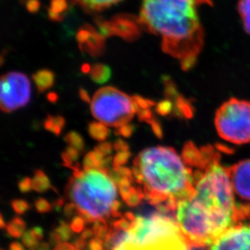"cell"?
Listing matches in <instances>:
<instances>
[{"label":"cell","mask_w":250,"mask_h":250,"mask_svg":"<svg viewBox=\"0 0 250 250\" xmlns=\"http://www.w3.org/2000/svg\"><path fill=\"white\" fill-rule=\"evenodd\" d=\"M220 158L193 170V195L177 205L175 220L189 244L210 245L236 224V201Z\"/></svg>","instance_id":"6da1fadb"},{"label":"cell","mask_w":250,"mask_h":250,"mask_svg":"<svg viewBox=\"0 0 250 250\" xmlns=\"http://www.w3.org/2000/svg\"><path fill=\"white\" fill-rule=\"evenodd\" d=\"M197 0H143L139 22L162 39V50L179 60L182 70L194 66L204 44Z\"/></svg>","instance_id":"7a4b0ae2"},{"label":"cell","mask_w":250,"mask_h":250,"mask_svg":"<svg viewBox=\"0 0 250 250\" xmlns=\"http://www.w3.org/2000/svg\"><path fill=\"white\" fill-rule=\"evenodd\" d=\"M133 177L144 197L163 214L175 212L178 203L194 194L193 170L171 147L142 151L134 161Z\"/></svg>","instance_id":"3957f363"},{"label":"cell","mask_w":250,"mask_h":250,"mask_svg":"<svg viewBox=\"0 0 250 250\" xmlns=\"http://www.w3.org/2000/svg\"><path fill=\"white\" fill-rule=\"evenodd\" d=\"M68 195L79 212L89 221L117 216L118 185L102 167L76 168L68 186Z\"/></svg>","instance_id":"277c9868"},{"label":"cell","mask_w":250,"mask_h":250,"mask_svg":"<svg viewBox=\"0 0 250 250\" xmlns=\"http://www.w3.org/2000/svg\"><path fill=\"white\" fill-rule=\"evenodd\" d=\"M91 111L100 123L115 127L128 124L136 113L132 98L109 86L95 93L91 102Z\"/></svg>","instance_id":"5b68a950"},{"label":"cell","mask_w":250,"mask_h":250,"mask_svg":"<svg viewBox=\"0 0 250 250\" xmlns=\"http://www.w3.org/2000/svg\"><path fill=\"white\" fill-rule=\"evenodd\" d=\"M218 134L235 144L250 142V102L231 98L219 108L215 117Z\"/></svg>","instance_id":"8992f818"},{"label":"cell","mask_w":250,"mask_h":250,"mask_svg":"<svg viewBox=\"0 0 250 250\" xmlns=\"http://www.w3.org/2000/svg\"><path fill=\"white\" fill-rule=\"evenodd\" d=\"M31 84L26 75L9 72L0 81V106L2 112L11 113L24 107L30 101Z\"/></svg>","instance_id":"52a82bcc"},{"label":"cell","mask_w":250,"mask_h":250,"mask_svg":"<svg viewBox=\"0 0 250 250\" xmlns=\"http://www.w3.org/2000/svg\"><path fill=\"white\" fill-rule=\"evenodd\" d=\"M236 201V220H250V160L227 167Z\"/></svg>","instance_id":"ba28073f"},{"label":"cell","mask_w":250,"mask_h":250,"mask_svg":"<svg viewBox=\"0 0 250 250\" xmlns=\"http://www.w3.org/2000/svg\"><path fill=\"white\" fill-rule=\"evenodd\" d=\"M209 250H250V220L227 229L209 245Z\"/></svg>","instance_id":"9c48e42d"},{"label":"cell","mask_w":250,"mask_h":250,"mask_svg":"<svg viewBox=\"0 0 250 250\" xmlns=\"http://www.w3.org/2000/svg\"><path fill=\"white\" fill-rule=\"evenodd\" d=\"M113 250H189V248L181 231H177L145 243L125 242Z\"/></svg>","instance_id":"30bf717a"},{"label":"cell","mask_w":250,"mask_h":250,"mask_svg":"<svg viewBox=\"0 0 250 250\" xmlns=\"http://www.w3.org/2000/svg\"><path fill=\"white\" fill-rule=\"evenodd\" d=\"M76 39L80 49L92 56H100L104 52L105 38L92 25L86 24L80 28L76 34Z\"/></svg>","instance_id":"8fae6325"},{"label":"cell","mask_w":250,"mask_h":250,"mask_svg":"<svg viewBox=\"0 0 250 250\" xmlns=\"http://www.w3.org/2000/svg\"><path fill=\"white\" fill-rule=\"evenodd\" d=\"M112 36H118L124 40L132 42L140 35L139 19L130 15L121 14L109 21Z\"/></svg>","instance_id":"7c38bea8"},{"label":"cell","mask_w":250,"mask_h":250,"mask_svg":"<svg viewBox=\"0 0 250 250\" xmlns=\"http://www.w3.org/2000/svg\"><path fill=\"white\" fill-rule=\"evenodd\" d=\"M33 79L38 91L42 92L52 87L55 83V76L50 70H40L33 74Z\"/></svg>","instance_id":"4fadbf2b"},{"label":"cell","mask_w":250,"mask_h":250,"mask_svg":"<svg viewBox=\"0 0 250 250\" xmlns=\"http://www.w3.org/2000/svg\"><path fill=\"white\" fill-rule=\"evenodd\" d=\"M89 75L93 82L102 84L106 83L111 78V69L105 64H94L91 66Z\"/></svg>","instance_id":"5bb4252c"},{"label":"cell","mask_w":250,"mask_h":250,"mask_svg":"<svg viewBox=\"0 0 250 250\" xmlns=\"http://www.w3.org/2000/svg\"><path fill=\"white\" fill-rule=\"evenodd\" d=\"M78 2L84 9L90 12H100L116 4L122 0H74Z\"/></svg>","instance_id":"9a60e30c"},{"label":"cell","mask_w":250,"mask_h":250,"mask_svg":"<svg viewBox=\"0 0 250 250\" xmlns=\"http://www.w3.org/2000/svg\"><path fill=\"white\" fill-rule=\"evenodd\" d=\"M66 10L67 3L66 0H51L50 7L48 11V16L52 21H59L63 19Z\"/></svg>","instance_id":"2e32d148"},{"label":"cell","mask_w":250,"mask_h":250,"mask_svg":"<svg viewBox=\"0 0 250 250\" xmlns=\"http://www.w3.org/2000/svg\"><path fill=\"white\" fill-rule=\"evenodd\" d=\"M88 132L93 139L97 141L103 142L109 136L110 130L103 123L94 122L88 125Z\"/></svg>","instance_id":"e0dca14e"},{"label":"cell","mask_w":250,"mask_h":250,"mask_svg":"<svg viewBox=\"0 0 250 250\" xmlns=\"http://www.w3.org/2000/svg\"><path fill=\"white\" fill-rule=\"evenodd\" d=\"M45 128L59 135L65 125V119L62 116H48L44 123Z\"/></svg>","instance_id":"ac0fdd59"},{"label":"cell","mask_w":250,"mask_h":250,"mask_svg":"<svg viewBox=\"0 0 250 250\" xmlns=\"http://www.w3.org/2000/svg\"><path fill=\"white\" fill-rule=\"evenodd\" d=\"M237 7L243 22L244 28L250 35V0H239Z\"/></svg>","instance_id":"d6986e66"},{"label":"cell","mask_w":250,"mask_h":250,"mask_svg":"<svg viewBox=\"0 0 250 250\" xmlns=\"http://www.w3.org/2000/svg\"><path fill=\"white\" fill-rule=\"evenodd\" d=\"M64 139L67 144H70L71 147H74L76 150H82L83 146H84L83 139H82L81 135H79L78 133L75 132V131L69 132L65 136Z\"/></svg>","instance_id":"ffe728a7"},{"label":"cell","mask_w":250,"mask_h":250,"mask_svg":"<svg viewBox=\"0 0 250 250\" xmlns=\"http://www.w3.org/2000/svg\"><path fill=\"white\" fill-rule=\"evenodd\" d=\"M156 112L159 115H169L172 112H174V104L169 99L164 100L156 104Z\"/></svg>","instance_id":"44dd1931"},{"label":"cell","mask_w":250,"mask_h":250,"mask_svg":"<svg viewBox=\"0 0 250 250\" xmlns=\"http://www.w3.org/2000/svg\"><path fill=\"white\" fill-rule=\"evenodd\" d=\"M132 98L133 103L135 105V111L137 112L139 109H151V107L156 105V102L151 100L146 99L140 96H134Z\"/></svg>","instance_id":"7402d4cb"},{"label":"cell","mask_w":250,"mask_h":250,"mask_svg":"<svg viewBox=\"0 0 250 250\" xmlns=\"http://www.w3.org/2000/svg\"><path fill=\"white\" fill-rule=\"evenodd\" d=\"M24 229V224L19 219L13 220L11 224L7 226V230L12 236H19L21 235L22 231Z\"/></svg>","instance_id":"603a6c76"},{"label":"cell","mask_w":250,"mask_h":250,"mask_svg":"<svg viewBox=\"0 0 250 250\" xmlns=\"http://www.w3.org/2000/svg\"><path fill=\"white\" fill-rule=\"evenodd\" d=\"M48 185H49V182L46 179V177L42 172H41L36 175L35 179L32 182V187L37 190L45 189V187H47Z\"/></svg>","instance_id":"cb8c5ba5"},{"label":"cell","mask_w":250,"mask_h":250,"mask_svg":"<svg viewBox=\"0 0 250 250\" xmlns=\"http://www.w3.org/2000/svg\"><path fill=\"white\" fill-rule=\"evenodd\" d=\"M135 130V126L130 124H125V125H122L119 127L117 128L115 134L118 135H122L124 137H130V135H132Z\"/></svg>","instance_id":"d4e9b609"},{"label":"cell","mask_w":250,"mask_h":250,"mask_svg":"<svg viewBox=\"0 0 250 250\" xmlns=\"http://www.w3.org/2000/svg\"><path fill=\"white\" fill-rule=\"evenodd\" d=\"M129 157H130V153L128 151H120L115 156L113 165L116 167H119V166H123V164H125L127 161Z\"/></svg>","instance_id":"484cf974"},{"label":"cell","mask_w":250,"mask_h":250,"mask_svg":"<svg viewBox=\"0 0 250 250\" xmlns=\"http://www.w3.org/2000/svg\"><path fill=\"white\" fill-rule=\"evenodd\" d=\"M136 113H138L139 120L141 122H146L148 123L150 121L152 120L154 118L151 109H139Z\"/></svg>","instance_id":"4316f807"},{"label":"cell","mask_w":250,"mask_h":250,"mask_svg":"<svg viewBox=\"0 0 250 250\" xmlns=\"http://www.w3.org/2000/svg\"><path fill=\"white\" fill-rule=\"evenodd\" d=\"M148 123L151 125V129L153 130L154 134L158 138H162V136H163V131H162V127H161V125L159 123V121L156 120V118H153Z\"/></svg>","instance_id":"83f0119b"},{"label":"cell","mask_w":250,"mask_h":250,"mask_svg":"<svg viewBox=\"0 0 250 250\" xmlns=\"http://www.w3.org/2000/svg\"><path fill=\"white\" fill-rule=\"evenodd\" d=\"M96 151L98 153L101 154L102 156H107L109 154L111 153L112 145L109 143H103V144H100L99 146H97Z\"/></svg>","instance_id":"f1b7e54d"},{"label":"cell","mask_w":250,"mask_h":250,"mask_svg":"<svg viewBox=\"0 0 250 250\" xmlns=\"http://www.w3.org/2000/svg\"><path fill=\"white\" fill-rule=\"evenodd\" d=\"M14 210L18 213H23L28 210V206L24 201H15L12 203Z\"/></svg>","instance_id":"f546056e"},{"label":"cell","mask_w":250,"mask_h":250,"mask_svg":"<svg viewBox=\"0 0 250 250\" xmlns=\"http://www.w3.org/2000/svg\"><path fill=\"white\" fill-rule=\"evenodd\" d=\"M40 8V2L38 0H28L27 2V9L31 13H36Z\"/></svg>","instance_id":"4dcf8cb0"},{"label":"cell","mask_w":250,"mask_h":250,"mask_svg":"<svg viewBox=\"0 0 250 250\" xmlns=\"http://www.w3.org/2000/svg\"><path fill=\"white\" fill-rule=\"evenodd\" d=\"M114 148L118 151H127L129 146L125 141H123L122 139H118V141L114 144Z\"/></svg>","instance_id":"1f68e13d"},{"label":"cell","mask_w":250,"mask_h":250,"mask_svg":"<svg viewBox=\"0 0 250 250\" xmlns=\"http://www.w3.org/2000/svg\"><path fill=\"white\" fill-rule=\"evenodd\" d=\"M36 205H37L38 210H40V211H47L50 209V205L48 204L47 202L42 200V199L38 201V203H37Z\"/></svg>","instance_id":"d6a6232c"},{"label":"cell","mask_w":250,"mask_h":250,"mask_svg":"<svg viewBox=\"0 0 250 250\" xmlns=\"http://www.w3.org/2000/svg\"><path fill=\"white\" fill-rule=\"evenodd\" d=\"M79 94H80L81 99L82 100L83 102H85V103H91V102H92V100L90 98L88 92H87L86 90L83 89V88H81V89H80Z\"/></svg>","instance_id":"836d02e7"},{"label":"cell","mask_w":250,"mask_h":250,"mask_svg":"<svg viewBox=\"0 0 250 250\" xmlns=\"http://www.w3.org/2000/svg\"><path fill=\"white\" fill-rule=\"evenodd\" d=\"M188 245L189 250H209L208 245Z\"/></svg>","instance_id":"e575fe53"},{"label":"cell","mask_w":250,"mask_h":250,"mask_svg":"<svg viewBox=\"0 0 250 250\" xmlns=\"http://www.w3.org/2000/svg\"><path fill=\"white\" fill-rule=\"evenodd\" d=\"M47 99L49 100V102H51V103H55L58 101L59 99V97H58V95L54 92H49L47 94Z\"/></svg>","instance_id":"d590c367"},{"label":"cell","mask_w":250,"mask_h":250,"mask_svg":"<svg viewBox=\"0 0 250 250\" xmlns=\"http://www.w3.org/2000/svg\"><path fill=\"white\" fill-rule=\"evenodd\" d=\"M91 66L88 64H83V66H82V71L84 72V73H89L90 71H91Z\"/></svg>","instance_id":"8d00e7d4"},{"label":"cell","mask_w":250,"mask_h":250,"mask_svg":"<svg viewBox=\"0 0 250 250\" xmlns=\"http://www.w3.org/2000/svg\"><path fill=\"white\" fill-rule=\"evenodd\" d=\"M12 246V250H24L21 246H19V244H13Z\"/></svg>","instance_id":"74e56055"},{"label":"cell","mask_w":250,"mask_h":250,"mask_svg":"<svg viewBox=\"0 0 250 250\" xmlns=\"http://www.w3.org/2000/svg\"><path fill=\"white\" fill-rule=\"evenodd\" d=\"M199 3H201V2H207V0H197Z\"/></svg>","instance_id":"f35d334b"}]
</instances>
